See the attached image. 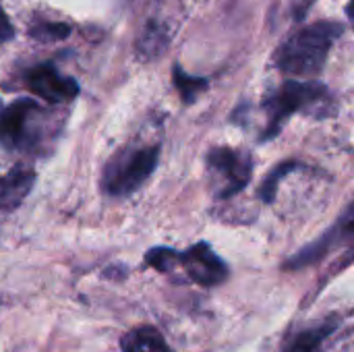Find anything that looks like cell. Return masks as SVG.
Listing matches in <instances>:
<instances>
[{"label": "cell", "instance_id": "52a82bcc", "mask_svg": "<svg viewBox=\"0 0 354 352\" xmlns=\"http://www.w3.org/2000/svg\"><path fill=\"white\" fill-rule=\"evenodd\" d=\"M39 114V106L31 100H17L0 114V139L8 147H31V118Z\"/></svg>", "mask_w": 354, "mask_h": 352}, {"label": "cell", "instance_id": "ba28073f", "mask_svg": "<svg viewBox=\"0 0 354 352\" xmlns=\"http://www.w3.org/2000/svg\"><path fill=\"white\" fill-rule=\"evenodd\" d=\"M35 180L33 170L29 168H15L8 174L0 176V210L10 212L21 205L27 197Z\"/></svg>", "mask_w": 354, "mask_h": 352}, {"label": "cell", "instance_id": "2e32d148", "mask_svg": "<svg viewBox=\"0 0 354 352\" xmlns=\"http://www.w3.org/2000/svg\"><path fill=\"white\" fill-rule=\"evenodd\" d=\"M12 35H15V29H12V25H10L8 17L4 15V10L0 8V44H4V41L12 39Z\"/></svg>", "mask_w": 354, "mask_h": 352}, {"label": "cell", "instance_id": "9a60e30c", "mask_svg": "<svg viewBox=\"0 0 354 352\" xmlns=\"http://www.w3.org/2000/svg\"><path fill=\"white\" fill-rule=\"evenodd\" d=\"M338 234L342 237V239H354V205L348 207V212L342 216V220H340V224H338Z\"/></svg>", "mask_w": 354, "mask_h": 352}, {"label": "cell", "instance_id": "8992f818", "mask_svg": "<svg viewBox=\"0 0 354 352\" xmlns=\"http://www.w3.org/2000/svg\"><path fill=\"white\" fill-rule=\"evenodd\" d=\"M25 83L31 93L50 104L71 102L79 93V83L73 77H62L52 64H39L31 68L25 77Z\"/></svg>", "mask_w": 354, "mask_h": 352}, {"label": "cell", "instance_id": "9c48e42d", "mask_svg": "<svg viewBox=\"0 0 354 352\" xmlns=\"http://www.w3.org/2000/svg\"><path fill=\"white\" fill-rule=\"evenodd\" d=\"M120 349L122 352H172L164 336L151 326H141L127 332L120 340Z\"/></svg>", "mask_w": 354, "mask_h": 352}, {"label": "cell", "instance_id": "7a4b0ae2", "mask_svg": "<svg viewBox=\"0 0 354 352\" xmlns=\"http://www.w3.org/2000/svg\"><path fill=\"white\" fill-rule=\"evenodd\" d=\"M160 151L158 147H141L122 151L112 158L102 172V189L110 197L133 195L156 170Z\"/></svg>", "mask_w": 354, "mask_h": 352}, {"label": "cell", "instance_id": "8fae6325", "mask_svg": "<svg viewBox=\"0 0 354 352\" xmlns=\"http://www.w3.org/2000/svg\"><path fill=\"white\" fill-rule=\"evenodd\" d=\"M174 85H176L180 98H183L187 104H191V102H195V98L207 87V79L191 77V75H187V73L176 64V66H174Z\"/></svg>", "mask_w": 354, "mask_h": 352}, {"label": "cell", "instance_id": "6da1fadb", "mask_svg": "<svg viewBox=\"0 0 354 352\" xmlns=\"http://www.w3.org/2000/svg\"><path fill=\"white\" fill-rule=\"evenodd\" d=\"M340 35L342 25L334 21L303 27L278 48L276 66L295 77H313L324 68L328 52Z\"/></svg>", "mask_w": 354, "mask_h": 352}, {"label": "cell", "instance_id": "e0dca14e", "mask_svg": "<svg viewBox=\"0 0 354 352\" xmlns=\"http://www.w3.org/2000/svg\"><path fill=\"white\" fill-rule=\"evenodd\" d=\"M346 12H348V17H351V21L354 23V0L348 4V8H346Z\"/></svg>", "mask_w": 354, "mask_h": 352}, {"label": "cell", "instance_id": "7c38bea8", "mask_svg": "<svg viewBox=\"0 0 354 352\" xmlns=\"http://www.w3.org/2000/svg\"><path fill=\"white\" fill-rule=\"evenodd\" d=\"M295 168H299V162H284V164L276 166V168L268 174V178L263 180V185H261V189H259L261 199L268 201V203L274 201L276 191H278V187H280V180H282L284 176H288Z\"/></svg>", "mask_w": 354, "mask_h": 352}, {"label": "cell", "instance_id": "ac0fdd59", "mask_svg": "<svg viewBox=\"0 0 354 352\" xmlns=\"http://www.w3.org/2000/svg\"><path fill=\"white\" fill-rule=\"evenodd\" d=\"M0 114H2V108H0Z\"/></svg>", "mask_w": 354, "mask_h": 352}, {"label": "cell", "instance_id": "5b68a950", "mask_svg": "<svg viewBox=\"0 0 354 352\" xmlns=\"http://www.w3.org/2000/svg\"><path fill=\"white\" fill-rule=\"evenodd\" d=\"M178 266L189 274V278L201 286H216L228 278L226 263L212 251L209 245L197 243L178 255Z\"/></svg>", "mask_w": 354, "mask_h": 352}, {"label": "cell", "instance_id": "4fadbf2b", "mask_svg": "<svg viewBox=\"0 0 354 352\" xmlns=\"http://www.w3.org/2000/svg\"><path fill=\"white\" fill-rule=\"evenodd\" d=\"M178 251H174V249H166V247H158V249H151L147 255H145V261L151 266V268H156V270H160V272H168V270H172L174 266H178Z\"/></svg>", "mask_w": 354, "mask_h": 352}, {"label": "cell", "instance_id": "3957f363", "mask_svg": "<svg viewBox=\"0 0 354 352\" xmlns=\"http://www.w3.org/2000/svg\"><path fill=\"white\" fill-rule=\"evenodd\" d=\"M328 102V89L315 81H286L270 100L268 114L270 122L263 133V139L276 137L286 118H290L299 110H309L313 106H324Z\"/></svg>", "mask_w": 354, "mask_h": 352}, {"label": "cell", "instance_id": "277c9868", "mask_svg": "<svg viewBox=\"0 0 354 352\" xmlns=\"http://www.w3.org/2000/svg\"><path fill=\"white\" fill-rule=\"evenodd\" d=\"M207 166L220 185V197H232L241 193L253 174V160L245 151H236L230 147H218L209 151Z\"/></svg>", "mask_w": 354, "mask_h": 352}, {"label": "cell", "instance_id": "30bf717a", "mask_svg": "<svg viewBox=\"0 0 354 352\" xmlns=\"http://www.w3.org/2000/svg\"><path fill=\"white\" fill-rule=\"evenodd\" d=\"M334 332V324H328V326H319V328H313V330H305L301 332L297 338H292L284 352H319L322 342Z\"/></svg>", "mask_w": 354, "mask_h": 352}, {"label": "cell", "instance_id": "5bb4252c", "mask_svg": "<svg viewBox=\"0 0 354 352\" xmlns=\"http://www.w3.org/2000/svg\"><path fill=\"white\" fill-rule=\"evenodd\" d=\"M35 39L41 41H56V39H64L71 33V27L66 23H41L37 27L31 29Z\"/></svg>", "mask_w": 354, "mask_h": 352}]
</instances>
